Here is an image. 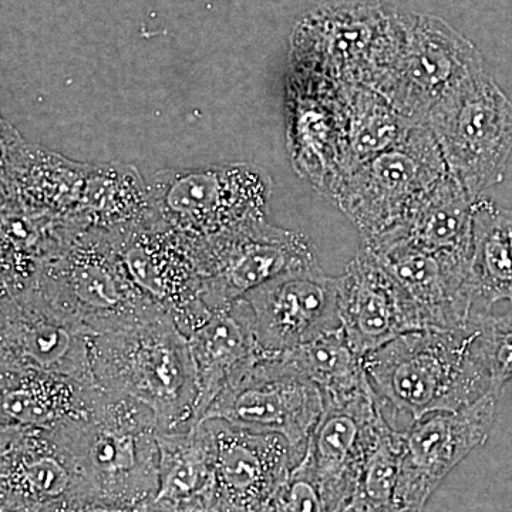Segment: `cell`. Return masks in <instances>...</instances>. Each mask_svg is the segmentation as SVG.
<instances>
[{"instance_id": "1", "label": "cell", "mask_w": 512, "mask_h": 512, "mask_svg": "<svg viewBox=\"0 0 512 512\" xmlns=\"http://www.w3.org/2000/svg\"><path fill=\"white\" fill-rule=\"evenodd\" d=\"M363 366L384 419L397 431L498 393L478 356L471 322L461 329L403 333L363 357Z\"/></svg>"}, {"instance_id": "2", "label": "cell", "mask_w": 512, "mask_h": 512, "mask_svg": "<svg viewBox=\"0 0 512 512\" xmlns=\"http://www.w3.org/2000/svg\"><path fill=\"white\" fill-rule=\"evenodd\" d=\"M53 433L72 456L90 503L137 508L156 500L160 427L143 403L99 390L86 417Z\"/></svg>"}, {"instance_id": "3", "label": "cell", "mask_w": 512, "mask_h": 512, "mask_svg": "<svg viewBox=\"0 0 512 512\" xmlns=\"http://www.w3.org/2000/svg\"><path fill=\"white\" fill-rule=\"evenodd\" d=\"M90 359L97 387L143 403L160 431L195 426L197 370L187 335L170 313L92 336Z\"/></svg>"}, {"instance_id": "4", "label": "cell", "mask_w": 512, "mask_h": 512, "mask_svg": "<svg viewBox=\"0 0 512 512\" xmlns=\"http://www.w3.org/2000/svg\"><path fill=\"white\" fill-rule=\"evenodd\" d=\"M25 292L92 336L127 328L164 311L131 281L113 231L97 227L74 229L43 262Z\"/></svg>"}, {"instance_id": "5", "label": "cell", "mask_w": 512, "mask_h": 512, "mask_svg": "<svg viewBox=\"0 0 512 512\" xmlns=\"http://www.w3.org/2000/svg\"><path fill=\"white\" fill-rule=\"evenodd\" d=\"M147 185L151 220L197 242L268 220L274 190L264 168L249 163L170 168Z\"/></svg>"}, {"instance_id": "6", "label": "cell", "mask_w": 512, "mask_h": 512, "mask_svg": "<svg viewBox=\"0 0 512 512\" xmlns=\"http://www.w3.org/2000/svg\"><path fill=\"white\" fill-rule=\"evenodd\" d=\"M447 171L473 198L504 178L512 154V101L487 69L468 74L427 114Z\"/></svg>"}, {"instance_id": "7", "label": "cell", "mask_w": 512, "mask_h": 512, "mask_svg": "<svg viewBox=\"0 0 512 512\" xmlns=\"http://www.w3.org/2000/svg\"><path fill=\"white\" fill-rule=\"evenodd\" d=\"M447 173L436 138L416 124L392 147L343 175L328 195L362 239H370L400 224Z\"/></svg>"}, {"instance_id": "8", "label": "cell", "mask_w": 512, "mask_h": 512, "mask_svg": "<svg viewBox=\"0 0 512 512\" xmlns=\"http://www.w3.org/2000/svg\"><path fill=\"white\" fill-rule=\"evenodd\" d=\"M484 67L474 43L443 19L403 12L399 49L373 90L407 120L423 126L448 90Z\"/></svg>"}, {"instance_id": "9", "label": "cell", "mask_w": 512, "mask_h": 512, "mask_svg": "<svg viewBox=\"0 0 512 512\" xmlns=\"http://www.w3.org/2000/svg\"><path fill=\"white\" fill-rule=\"evenodd\" d=\"M323 410L325 399L316 384L296 372L279 353H265L222 390L201 421L224 420L279 434L301 463Z\"/></svg>"}, {"instance_id": "10", "label": "cell", "mask_w": 512, "mask_h": 512, "mask_svg": "<svg viewBox=\"0 0 512 512\" xmlns=\"http://www.w3.org/2000/svg\"><path fill=\"white\" fill-rule=\"evenodd\" d=\"M402 33V10L383 0H340L302 25L328 82L370 89L392 64Z\"/></svg>"}, {"instance_id": "11", "label": "cell", "mask_w": 512, "mask_h": 512, "mask_svg": "<svg viewBox=\"0 0 512 512\" xmlns=\"http://www.w3.org/2000/svg\"><path fill=\"white\" fill-rule=\"evenodd\" d=\"M200 264L202 301L212 311L276 276L319 262L308 235L266 220L200 242Z\"/></svg>"}, {"instance_id": "12", "label": "cell", "mask_w": 512, "mask_h": 512, "mask_svg": "<svg viewBox=\"0 0 512 512\" xmlns=\"http://www.w3.org/2000/svg\"><path fill=\"white\" fill-rule=\"evenodd\" d=\"M113 234L131 281L185 335L210 316L202 301L200 242L151 218Z\"/></svg>"}, {"instance_id": "13", "label": "cell", "mask_w": 512, "mask_h": 512, "mask_svg": "<svg viewBox=\"0 0 512 512\" xmlns=\"http://www.w3.org/2000/svg\"><path fill=\"white\" fill-rule=\"evenodd\" d=\"M498 393L456 410L429 414L402 434V464L396 490L399 512H423L427 501L493 429Z\"/></svg>"}, {"instance_id": "14", "label": "cell", "mask_w": 512, "mask_h": 512, "mask_svg": "<svg viewBox=\"0 0 512 512\" xmlns=\"http://www.w3.org/2000/svg\"><path fill=\"white\" fill-rule=\"evenodd\" d=\"M89 494L53 431L0 424V512H63Z\"/></svg>"}, {"instance_id": "15", "label": "cell", "mask_w": 512, "mask_h": 512, "mask_svg": "<svg viewBox=\"0 0 512 512\" xmlns=\"http://www.w3.org/2000/svg\"><path fill=\"white\" fill-rule=\"evenodd\" d=\"M241 299L265 353L299 348L342 329L338 278L326 275L319 264L276 276Z\"/></svg>"}, {"instance_id": "16", "label": "cell", "mask_w": 512, "mask_h": 512, "mask_svg": "<svg viewBox=\"0 0 512 512\" xmlns=\"http://www.w3.org/2000/svg\"><path fill=\"white\" fill-rule=\"evenodd\" d=\"M363 247L393 276L413 303L423 329H461L474 308L471 264L417 247L394 232L363 239Z\"/></svg>"}, {"instance_id": "17", "label": "cell", "mask_w": 512, "mask_h": 512, "mask_svg": "<svg viewBox=\"0 0 512 512\" xmlns=\"http://www.w3.org/2000/svg\"><path fill=\"white\" fill-rule=\"evenodd\" d=\"M0 306V365L35 367L97 387L86 329L29 292L2 293Z\"/></svg>"}, {"instance_id": "18", "label": "cell", "mask_w": 512, "mask_h": 512, "mask_svg": "<svg viewBox=\"0 0 512 512\" xmlns=\"http://www.w3.org/2000/svg\"><path fill=\"white\" fill-rule=\"evenodd\" d=\"M384 416L372 387L349 399L326 402L308 453L328 512L352 501Z\"/></svg>"}, {"instance_id": "19", "label": "cell", "mask_w": 512, "mask_h": 512, "mask_svg": "<svg viewBox=\"0 0 512 512\" xmlns=\"http://www.w3.org/2000/svg\"><path fill=\"white\" fill-rule=\"evenodd\" d=\"M214 441L215 493L242 512H268L279 488L298 466L279 434L261 433L224 420H205Z\"/></svg>"}, {"instance_id": "20", "label": "cell", "mask_w": 512, "mask_h": 512, "mask_svg": "<svg viewBox=\"0 0 512 512\" xmlns=\"http://www.w3.org/2000/svg\"><path fill=\"white\" fill-rule=\"evenodd\" d=\"M338 292L343 332L360 357L403 333L423 329L402 286L363 245L338 276Z\"/></svg>"}, {"instance_id": "21", "label": "cell", "mask_w": 512, "mask_h": 512, "mask_svg": "<svg viewBox=\"0 0 512 512\" xmlns=\"http://www.w3.org/2000/svg\"><path fill=\"white\" fill-rule=\"evenodd\" d=\"M198 380L195 424L222 390L265 355L252 329L247 305L242 299L210 316L187 335Z\"/></svg>"}, {"instance_id": "22", "label": "cell", "mask_w": 512, "mask_h": 512, "mask_svg": "<svg viewBox=\"0 0 512 512\" xmlns=\"http://www.w3.org/2000/svg\"><path fill=\"white\" fill-rule=\"evenodd\" d=\"M99 390L35 367L0 365V424L63 429L89 414Z\"/></svg>"}, {"instance_id": "23", "label": "cell", "mask_w": 512, "mask_h": 512, "mask_svg": "<svg viewBox=\"0 0 512 512\" xmlns=\"http://www.w3.org/2000/svg\"><path fill=\"white\" fill-rule=\"evenodd\" d=\"M474 201L476 198L447 173L404 220L389 231L434 254L471 264Z\"/></svg>"}, {"instance_id": "24", "label": "cell", "mask_w": 512, "mask_h": 512, "mask_svg": "<svg viewBox=\"0 0 512 512\" xmlns=\"http://www.w3.org/2000/svg\"><path fill=\"white\" fill-rule=\"evenodd\" d=\"M160 487L154 507L174 511L215 493L214 441L207 423L160 431Z\"/></svg>"}, {"instance_id": "25", "label": "cell", "mask_w": 512, "mask_h": 512, "mask_svg": "<svg viewBox=\"0 0 512 512\" xmlns=\"http://www.w3.org/2000/svg\"><path fill=\"white\" fill-rule=\"evenodd\" d=\"M471 286L476 312H490L498 302L512 303V210L483 195L473 208Z\"/></svg>"}, {"instance_id": "26", "label": "cell", "mask_w": 512, "mask_h": 512, "mask_svg": "<svg viewBox=\"0 0 512 512\" xmlns=\"http://www.w3.org/2000/svg\"><path fill=\"white\" fill-rule=\"evenodd\" d=\"M72 220L107 231H120L150 220L148 185L130 165H94Z\"/></svg>"}, {"instance_id": "27", "label": "cell", "mask_w": 512, "mask_h": 512, "mask_svg": "<svg viewBox=\"0 0 512 512\" xmlns=\"http://www.w3.org/2000/svg\"><path fill=\"white\" fill-rule=\"evenodd\" d=\"M343 120L345 163L342 177L379 156L416 126L394 109L382 94L366 86H346Z\"/></svg>"}, {"instance_id": "28", "label": "cell", "mask_w": 512, "mask_h": 512, "mask_svg": "<svg viewBox=\"0 0 512 512\" xmlns=\"http://www.w3.org/2000/svg\"><path fill=\"white\" fill-rule=\"evenodd\" d=\"M279 356L319 387L325 403L349 399L370 387L363 357L350 348L343 329L326 333Z\"/></svg>"}, {"instance_id": "29", "label": "cell", "mask_w": 512, "mask_h": 512, "mask_svg": "<svg viewBox=\"0 0 512 512\" xmlns=\"http://www.w3.org/2000/svg\"><path fill=\"white\" fill-rule=\"evenodd\" d=\"M402 464V434L386 420L360 473L350 503L366 512H399L396 490Z\"/></svg>"}, {"instance_id": "30", "label": "cell", "mask_w": 512, "mask_h": 512, "mask_svg": "<svg viewBox=\"0 0 512 512\" xmlns=\"http://www.w3.org/2000/svg\"><path fill=\"white\" fill-rule=\"evenodd\" d=\"M478 356L490 373L494 389L512 380V311L504 315L476 312L471 316Z\"/></svg>"}, {"instance_id": "31", "label": "cell", "mask_w": 512, "mask_h": 512, "mask_svg": "<svg viewBox=\"0 0 512 512\" xmlns=\"http://www.w3.org/2000/svg\"><path fill=\"white\" fill-rule=\"evenodd\" d=\"M268 512H328L308 451L292 468Z\"/></svg>"}, {"instance_id": "32", "label": "cell", "mask_w": 512, "mask_h": 512, "mask_svg": "<svg viewBox=\"0 0 512 512\" xmlns=\"http://www.w3.org/2000/svg\"><path fill=\"white\" fill-rule=\"evenodd\" d=\"M158 510V508H157ZM161 511V510H158ZM161 512H242L229 507L224 501L218 498L217 493L205 495L200 500L194 503L184 505V507L177 508L174 511H161Z\"/></svg>"}, {"instance_id": "33", "label": "cell", "mask_w": 512, "mask_h": 512, "mask_svg": "<svg viewBox=\"0 0 512 512\" xmlns=\"http://www.w3.org/2000/svg\"><path fill=\"white\" fill-rule=\"evenodd\" d=\"M63 512H160L154 507L153 504H148L146 507L137 508H124V507H111V505L103 504H80L76 507L69 508Z\"/></svg>"}]
</instances>
